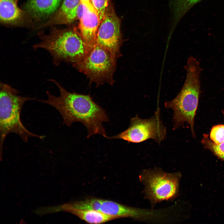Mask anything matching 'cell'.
I'll return each instance as SVG.
<instances>
[{
	"label": "cell",
	"instance_id": "obj_6",
	"mask_svg": "<svg viewBox=\"0 0 224 224\" xmlns=\"http://www.w3.org/2000/svg\"><path fill=\"white\" fill-rule=\"evenodd\" d=\"M117 58L109 49L96 44L82 61L72 66L86 75L90 82L97 85H112Z\"/></svg>",
	"mask_w": 224,
	"mask_h": 224
},
{
	"label": "cell",
	"instance_id": "obj_11",
	"mask_svg": "<svg viewBox=\"0 0 224 224\" xmlns=\"http://www.w3.org/2000/svg\"><path fill=\"white\" fill-rule=\"evenodd\" d=\"M62 0H27L24 10L31 19L39 21L55 13Z\"/></svg>",
	"mask_w": 224,
	"mask_h": 224
},
{
	"label": "cell",
	"instance_id": "obj_16",
	"mask_svg": "<svg viewBox=\"0 0 224 224\" xmlns=\"http://www.w3.org/2000/svg\"><path fill=\"white\" fill-rule=\"evenodd\" d=\"M102 199L91 198L84 200L75 202L62 206V210L66 211L69 208L85 210H94L100 211Z\"/></svg>",
	"mask_w": 224,
	"mask_h": 224
},
{
	"label": "cell",
	"instance_id": "obj_13",
	"mask_svg": "<svg viewBox=\"0 0 224 224\" xmlns=\"http://www.w3.org/2000/svg\"><path fill=\"white\" fill-rule=\"evenodd\" d=\"M80 0H63L57 11L39 28L51 25L69 24L77 19L76 10Z\"/></svg>",
	"mask_w": 224,
	"mask_h": 224
},
{
	"label": "cell",
	"instance_id": "obj_12",
	"mask_svg": "<svg viewBox=\"0 0 224 224\" xmlns=\"http://www.w3.org/2000/svg\"><path fill=\"white\" fill-rule=\"evenodd\" d=\"M17 4L16 0H0L1 23L6 25L17 26L23 24L31 19L26 12L21 9Z\"/></svg>",
	"mask_w": 224,
	"mask_h": 224
},
{
	"label": "cell",
	"instance_id": "obj_3",
	"mask_svg": "<svg viewBox=\"0 0 224 224\" xmlns=\"http://www.w3.org/2000/svg\"><path fill=\"white\" fill-rule=\"evenodd\" d=\"M40 41L34 45V50L44 49L49 52L56 66L62 62L72 65L82 61L91 49L85 43L79 33L73 29H53L47 34H38Z\"/></svg>",
	"mask_w": 224,
	"mask_h": 224
},
{
	"label": "cell",
	"instance_id": "obj_21",
	"mask_svg": "<svg viewBox=\"0 0 224 224\" xmlns=\"http://www.w3.org/2000/svg\"><path fill=\"white\" fill-rule=\"evenodd\" d=\"M81 2L83 3L89 7H93L91 3L90 0H80Z\"/></svg>",
	"mask_w": 224,
	"mask_h": 224
},
{
	"label": "cell",
	"instance_id": "obj_9",
	"mask_svg": "<svg viewBox=\"0 0 224 224\" xmlns=\"http://www.w3.org/2000/svg\"><path fill=\"white\" fill-rule=\"evenodd\" d=\"M100 211L120 218L129 217L142 222L147 218L148 213L146 209L128 206L112 201L102 199Z\"/></svg>",
	"mask_w": 224,
	"mask_h": 224
},
{
	"label": "cell",
	"instance_id": "obj_2",
	"mask_svg": "<svg viewBox=\"0 0 224 224\" xmlns=\"http://www.w3.org/2000/svg\"><path fill=\"white\" fill-rule=\"evenodd\" d=\"M184 68L186 77L181 90L174 99L165 102V106L173 111L172 129L187 122L193 137L195 138L194 119L201 92L199 78L202 69L199 62L192 56L188 58Z\"/></svg>",
	"mask_w": 224,
	"mask_h": 224
},
{
	"label": "cell",
	"instance_id": "obj_4",
	"mask_svg": "<svg viewBox=\"0 0 224 224\" xmlns=\"http://www.w3.org/2000/svg\"><path fill=\"white\" fill-rule=\"evenodd\" d=\"M19 91L11 86L0 82V152L2 153L3 143L7 136L10 133L18 135L24 142L29 138L40 139L43 136L35 134L24 125L21 119L22 107L26 102L35 99L28 96L19 95Z\"/></svg>",
	"mask_w": 224,
	"mask_h": 224
},
{
	"label": "cell",
	"instance_id": "obj_15",
	"mask_svg": "<svg viewBox=\"0 0 224 224\" xmlns=\"http://www.w3.org/2000/svg\"><path fill=\"white\" fill-rule=\"evenodd\" d=\"M201 0H170V5L173 13L172 28L174 29L188 11Z\"/></svg>",
	"mask_w": 224,
	"mask_h": 224
},
{
	"label": "cell",
	"instance_id": "obj_7",
	"mask_svg": "<svg viewBox=\"0 0 224 224\" xmlns=\"http://www.w3.org/2000/svg\"><path fill=\"white\" fill-rule=\"evenodd\" d=\"M166 129L160 117L159 108L155 114L148 119H142L138 115L130 119V125L125 130L119 134L106 138L107 139H122L128 142L139 143L152 139L158 143L163 141Z\"/></svg>",
	"mask_w": 224,
	"mask_h": 224
},
{
	"label": "cell",
	"instance_id": "obj_5",
	"mask_svg": "<svg viewBox=\"0 0 224 224\" xmlns=\"http://www.w3.org/2000/svg\"><path fill=\"white\" fill-rule=\"evenodd\" d=\"M181 177L180 172L167 173L155 168L142 170L139 178L144 186L145 197L153 207L157 203L172 200L178 196Z\"/></svg>",
	"mask_w": 224,
	"mask_h": 224
},
{
	"label": "cell",
	"instance_id": "obj_17",
	"mask_svg": "<svg viewBox=\"0 0 224 224\" xmlns=\"http://www.w3.org/2000/svg\"><path fill=\"white\" fill-rule=\"evenodd\" d=\"M224 116V111L222 110ZM201 142L205 149L209 150L222 161H224V141L218 144L213 143L207 134H204Z\"/></svg>",
	"mask_w": 224,
	"mask_h": 224
},
{
	"label": "cell",
	"instance_id": "obj_18",
	"mask_svg": "<svg viewBox=\"0 0 224 224\" xmlns=\"http://www.w3.org/2000/svg\"><path fill=\"white\" fill-rule=\"evenodd\" d=\"M209 138L214 144H218L224 141V124L213 126L209 133Z\"/></svg>",
	"mask_w": 224,
	"mask_h": 224
},
{
	"label": "cell",
	"instance_id": "obj_10",
	"mask_svg": "<svg viewBox=\"0 0 224 224\" xmlns=\"http://www.w3.org/2000/svg\"><path fill=\"white\" fill-rule=\"evenodd\" d=\"M100 21L97 13L91 7L80 20L79 33L85 43L91 49L96 44Z\"/></svg>",
	"mask_w": 224,
	"mask_h": 224
},
{
	"label": "cell",
	"instance_id": "obj_14",
	"mask_svg": "<svg viewBox=\"0 0 224 224\" xmlns=\"http://www.w3.org/2000/svg\"><path fill=\"white\" fill-rule=\"evenodd\" d=\"M65 211L76 215L81 219L90 224H100L120 218L119 217L104 213L100 211L69 208Z\"/></svg>",
	"mask_w": 224,
	"mask_h": 224
},
{
	"label": "cell",
	"instance_id": "obj_1",
	"mask_svg": "<svg viewBox=\"0 0 224 224\" xmlns=\"http://www.w3.org/2000/svg\"><path fill=\"white\" fill-rule=\"evenodd\" d=\"M49 81L58 87L59 95L56 96L47 91V99L39 101L55 108L61 115L63 124L70 126L74 122L82 123L87 129L88 138L96 134L106 138L103 123L109 119L105 110L90 95L68 91L56 80Z\"/></svg>",
	"mask_w": 224,
	"mask_h": 224
},
{
	"label": "cell",
	"instance_id": "obj_19",
	"mask_svg": "<svg viewBox=\"0 0 224 224\" xmlns=\"http://www.w3.org/2000/svg\"><path fill=\"white\" fill-rule=\"evenodd\" d=\"M90 2L97 13L100 22L108 7L109 0H90Z\"/></svg>",
	"mask_w": 224,
	"mask_h": 224
},
{
	"label": "cell",
	"instance_id": "obj_20",
	"mask_svg": "<svg viewBox=\"0 0 224 224\" xmlns=\"http://www.w3.org/2000/svg\"><path fill=\"white\" fill-rule=\"evenodd\" d=\"M89 8L90 7L86 5L81 2L78 6L76 10L77 19L80 20L87 12Z\"/></svg>",
	"mask_w": 224,
	"mask_h": 224
},
{
	"label": "cell",
	"instance_id": "obj_22",
	"mask_svg": "<svg viewBox=\"0 0 224 224\" xmlns=\"http://www.w3.org/2000/svg\"><path fill=\"white\" fill-rule=\"evenodd\" d=\"M17 2H18L19 0H16Z\"/></svg>",
	"mask_w": 224,
	"mask_h": 224
},
{
	"label": "cell",
	"instance_id": "obj_8",
	"mask_svg": "<svg viewBox=\"0 0 224 224\" xmlns=\"http://www.w3.org/2000/svg\"><path fill=\"white\" fill-rule=\"evenodd\" d=\"M120 29L119 19L112 7H108L98 27L96 44L109 49L117 58L121 55Z\"/></svg>",
	"mask_w": 224,
	"mask_h": 224
}]
</instances>
